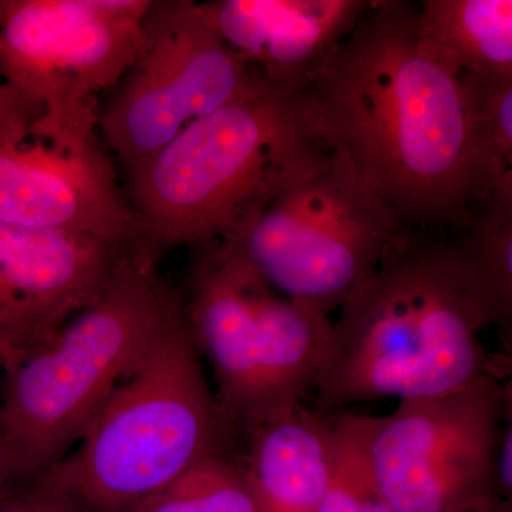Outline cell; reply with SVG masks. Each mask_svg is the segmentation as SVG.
Returning a JSON list of instances; mask_svg holds the SVG:
<instances>
[{
  "instance_id": "7",
  "label": "cell",
  "mask_w": 512,
  "mask_h": 512,
  "mask_svg": "<svg viewBox=\"0 0 512 512\" xmlns=\"http://www.w3.org/2000/svg\"><path fill=\"white\" fill-rule=\"evenodd\" d=\"M151 0H0V86L30 136L99 134V94L147 46Z\"/></svg>"
},
{
  "instance_id": "13",
  "label": "cell",
  "mask_w": 512,
  "mask_h": 512,
  "mask_svg": "<svg viewBox=\"0 0 512 512\" xmlns=\"http://www.w3.org/2000/svg\"><path fill=\"white\" fill-rule=\"evenodd\" d=\"M367 0H214L205 15L266 89L298 96L342 45Z\"/></svg>"
},
{
  "instance_id": "21",
  "label": "cell",
  "mask_w": 512,
  "mask_h": 512,
  "mask_svg": "<svg viewBox=\"0 0 512 512\" xmlns=\"http://www.w3.org/2000/svg\"><path fill=\"white\" fill-rule=\"evenodd\" d=\"M511 413L507 417H510ZM494 487L497 497L511 500L512 494V419H505L494 461Z\"/></svg>"
},
{
  "instance_id": "12",
  "label": "cell",
  "mask_w": 512,
  "mask_h": 512,
  "mask_svg": "<svg viewBox=\"0 0 512 512\" xmlns=\"http://www.w3.org/2000/svg\"><path fill=\"white\" fill-rule=\"evenodd\" d=\"M131 247L0 222L2 366L42 345L92 305Z\"/></svg>"
},
{
  "instance_id": "23",
  "label": "cell",
  "mask_w": 512,
  "mask_h": 512,
  "mask_svg": "<svg viewBox=\"0 0 512 512\" xmlns=\"http://www.w3.org/2000/svg\"><path fill=\"white\" fill-rule=\"evenodd\" d=\"M477 512H512V501L495 500L494 503L487 505L483 510Z\"/></svg>"
},
{
  "instance_id": "26",
  "label": "cell",
  "mask_w": 512,
  "mask_h": 512,
  "mask_svg": "<svg viewBox=\"0 0 512 512\" xmlns=\"http://www.w3.org/2000/svg\"><path fill=\"white\" fill-rule=\"evenodd\" d=\"M0 365H2V357H0Z\"/></svg>"
},
{
  "instance_id": "6",
  "label": "cell",
  "mask_w": 512,
  "mask_h": 512,
  "mask_svg": "<svg viewBox=\"0 0 512 512\" xmlns=\"http://www.w3.org/2000/svg\"><path fill=\"white\" fill-rule=\"evenodd\" d=\"M183 293L192 340L241 436L315 390L332 320L276 291L228 242L190 248Z\"/></svg>"
},
{
  "instance_id": "11",
  "label": "cell",
  "mask_w": 512,
  "mask_h": 512,
  "mask_svg": "<svg viewBox=\"0 0 512 512\" xmlns=\"http://www.w3.org/2000/svg\"><path fill=\"white\" fill-rule=\"evenodd\" d=\"M0 222L138 245L123 184L99 134L82 141L0 138Z\"/></svg>"
},
{
  "instance_id": "9",
  "label": "cell",
  "mask_w": 512,
  "mask_h": 512,
  "mask_svg": "<svg viewBox=\"0 0 512 512\" xmlns=\"http://www.w3.org/2000/svg\"><path fill=\"white\" fill-rule=\"evenodd\" d=\"M488 373L456 392L400 400L393 413H350L360 450L394 512H477L497 497L494 461L511 387Z\"/></svg>"
},
{
  "instance_id": "1",
  "label": "cell",
  "mask_w": 512,
  "mask_h": 512,
  "mask_svg": "<svg viewBox=\"0 0 512 512\" xmlns=\"http://www.w3.org/2000/svg\"><path fill=\"white\" fill-rule=\"evenodd\" d=\"M416 12L367 0L302 99L318 136L403 225L454 228L471 205L466 80L421 42Z\"/></svg>"
},
{
  "instance_id": "10",
  "label": "cell",
  "mask_w": 512,
  "mask_h": 512,
  "mask_svg": "<svg viewBox=\"0 0 512 512\" xmlns=\"http://www.w3.org/2000/svg\"><path fill=\"white\" fill-rule=\"evenodd\" d=\"M144 26L147 46L100 107L97 123L104 147L126 173L258 83L200 2H153Z\"/></svg>"
},
{
  "instance_id": "5",
  "label": "cell",
  "mask_w": 512,
  "mask_h": 512,
  "mask_svg": "<svg viewBox=\"0 0 512 512\" xmlns=\"http://www.w3.org/2000/svg\"><path fill=\"white\" fill-rule=\"evenodd\" d=\"M242 437L211 392L184 312L158 336L40 484L83 512H136Z\"/></svg>"
},
{
  "instance_id": "20",
  "label": "cell",
  "mask_w": 512,
  "mask_h": 512,
  "mask_svg": "<svg viewBox=\"0 0 512 512\" xmlns=\"http://www.w3.org/2000/svg\"><path fill=\"white\" fill-rule=\"evenodd\" d=\"M0 512H83L62 494L36 481L35 488L16 501L0 505Z\"/></svg>"
},
{
  "instance_id": "8",
  "label": "cell",
  "mask_w": 512,
  "mask_h": 512,
  "mask_svg": "<svg viewBox=\"0 0 512 512\" xmlns=\"http://www.w3.org/2000/svg\"><path fill=\"white\" fill-rule=\"evenodd\" d=\"M402 227L349 158L330 148L225 242L276 291L329 318L372 274Z\"/></svg>"
},
{
  "instance_id": "17",
  "label": "cell",
  "mask_w": 512,
  "mask_h": 512,
  "mask_svg": "<svg viewBox=\"0 0 512 512\" xmlns=\"http://www.w3.org/2000/svg\"><path fill=\"white\" fill-rule=\"evenodd\" d=\"M454 247L490 306L504 348L512 342V205H474L447 228Z\"/></svg>"
},
{
  "instance_id": "2",
  "label": "cell",
  "mask_w": 512,
  "mask_h": 512,
  "mask_svg": "<svg viewBox=\"0 0 512 512\" xmlns=\"http://www.w3.org/2000/svg\"><path fill=\"white\" fill-rule=\"evenodd\" d=\"M493 312L447 228L403 225L332 322L318 412L439 397L500 372L480 335Z\"/></svg>"
},
{
  "instance_id": "18",
  "label": "cell",
  "mask_w": 512,
  "mask_h": 512,
  "mask_svg": "<svg viewBox=\"0 0 512 512\" xmlns=\"http://www.w3.org/2000/svg\"><path fill=\"white\" fill-rule=\"evenodd\" d=\"M136 512H262L244 464L232 454L205 458Z\"/></svg>"
},
{
  "instance_id": "25",
  "label": "cell",
  "mask_w": 512,
  "mask_h": 512,
  "mask_svg": "<svg viewBox=\"0 0 512 512\" xmlns=\"http://www.w3.org/2000/svg\"><path fill=\"white\" fill-rule=\"evenodd\" d=\"M8 481V477L5 476V473H3L2 468H0V495H2L3 485L8 483ZM0 505H2V501H0Z\"/></svg>"
},
{
  "instance_id": "24",
  "label": "cell",
  "mask_w": 512,
  "mask_h": 512,
  "mask_svg": "<svg viewBox=\"0 0 512 512\" xmlns=\"http://www.w3.org/2000/svg\"><path fill=\"white\" fill-rule=\"evenodd\" d=\"M0 109L12 111V113L16 114V116H18L19 119L23 120V117L20 116L19 111L16 110L15 107H13L12 103H10L8 96H6L5 90L2 89V86H0ZM23 121H25V120H23ZM25 123H26V121H25ZM26 124H28V123H26Z\"/></svg>"
},
{
  "instance_id": "3",
  "label": "cell",
  "mask_w": 512,
  "mask_h": 512,
  "mask_svg": "<svg viewBox=\"0 0 512 512\" xmlns=\"http://www.w3.org/2000/svg\"><path fill=\"white\" fill-rule=\"evenodd\" d=\"M329 150L302 94L256 83L127 171L123 191L138 245L161 258L238 237Z\"/></svg>"
},
{
  "instance_id": "22",
  "label": "cell",
  "mask_w": 512,
  "mask_h": 512,
  "mask_svg": "<svg viewBox=\"0 0 512 512\" xmlns=\"http://www.w3.org/2000/svg\"><path fill=\"white\" fill-rule=\"evenodd\" d=\"M28 136V124L12 111L0 109V138L20 140Z\"/></svg>"
},
{
  "instance_id": "15",
  "label": "cell",
  "mask_w": 512,
  "mask_h": 512,
  "mask_svg": "<svg viewBox=\"0 0 512 512\" xmlns=\"http://www.w3.org/2000/svg\"><path fill=\"white\" fill-rule=\"evenodd\" d=\"M416 32L461 74L512 80V0H424Z\"/></svg>"
},
{
  "instance_id": "16",
  "label": "cell",
  "mask_w": 512,
  "mask_h": 512,
  "mask_svg": "<svg viewBox=\"0 0 512 512\" xmlns=\"http://www.w3.org/2000/svg\"><path fill=\"white\" fill-rule=\"evenodd\" d=\"M470 106L471 207L512 205V80L464 74Z\"/></svg>"
},
{
  "instance_id": "19",
  "label": "cell",
  "mask_w": 512,
  "mask_h": 512,
  "mask_svg": "<svg viewBox=\"0 0 512 512\" xmlns=\"http://www.w3.org/2000/svg\"><path fill=\"white\" fill-rule=\"evenodd\" d=\"M329 434L332 474L318 512H394L366 466L350 413H330Z\"/></svg>"
},
{
  "instance_id": "4",
  "label": "cell",
  "mask_w": 512,
  "mask_h": 512,
  "mask_svg": "<svg viewBox=\"0 0 512 512\" xmlns=\"http://www.w3.org/2000/svg\"><path fill=\"white\" fill-rule=\"evenodd\" d=\"M158 256L131 247L99 298L42 345L6 362L0 467L8 480L45 476L161 332L185 309Z\"/></svg>"
},
{
  "instance_id": "14",
  "label": "cell",
  "mask_w": 512,
  "mask_h": 512,
  "mask_svg": "<svg viewBox=\"0 0 512 512\" xmlns=\"http://www.w3.org/2000/svg\"><path fill=\"white\" fill-rule=\"evenodd\" d=\"M242 458L262 512H318L330 483L329 414L299 404L247 436Z\"/></svg>"
}]
</instances>
